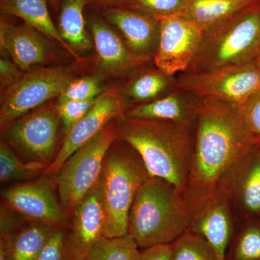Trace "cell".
<instances>
[{
    "mask_svg": "<svg viewBox=\"0 0 260 260\" xmlns=\"http://www.w3.org/2000/svg\"><path fill=\"white\" fill-rule=\"evenodd\" d=\"M189 0H129L124 6L160 19L182 15Z\"/></svg>",
    "mask_w": 260,
    "mask_h": 260,
    "instance_id": "cell-29",
    "label": "cell"
},
{
    "mask_svg": "<svg viewBox=\"0 0 260 260\" xmlns=\"http://www.w3.org/2000/svg\"><path fill=\"white\" fill-rule=\"evenodd\" d=\"M242 186L243 203L248 210L260 213V146L251 153Z\"/></svg>",
    "mask_w": 260,
    "mask_h": 260,
    "instance_id": "cell-27",
    "label": "cell"
},
{
    "mask_svg": "<svg viewBox=\"0 0 260 260\" xmlns=\"http://www.w3.org/2000/svg\"><path fill=\"white\" fill-rule=\"evenodd\" d=\"M50 1L55 11H59L60 9L61 0H50Z\"/></svg>",
    "mask_w": 260,
    "mask_h": 260,
    "instance_id": "cell-37",
    "label": "cell"
},
{
    "mask_svg": "<svg viewBox=\"0 0 260 260\" xmlns=\"http://www.w3.org/2000/svg\"><path fill=\"white\" fill-rule=\"evenodd\" d=\"M172 244L173 260H220L204 238L191 230Z\"/></svg>",
    "mask_w": 260,
    "mask_h": 260,
    "instance_id": "cell-25",
    "label": "cell"
},
{
    "mask_svg": "<svg viewBox=\"0 0 260 260\" xmlns=\"http://www.w3.org/2000/svg\"><path fill=\"white\" fill-rule=\"evenodd\" d=\"M89 26L99 62L108 74H121L148 61L133 54L104 17L93 16Z\"/></svg>",
    "mask_w": 260,
    "mask_h": 260,
    "instance_id": "cell-16",
    "label": "cell"
},
{
    "mask_svg": "<svg viewBox=\"0 0 260 260\" xmlns=\"http://www.w3.org/2000/svg\"><path fill=\"white\" fill-rule=\"evenodd\" d=\"M129 0H88V4L93 5L95 8H99L102 10L109 8L122 7Z\"/></svg>",
    "mask_w": 260,
    "mask_h": 260,
    "instance_id": "cell-36",
    "label": "cell"
},
{
    "mask_svg": "<svg viewBox=\"0 0 260 260\" xmlns=\"http://www.w3.org/2000/svg\"><path fill=\"white\" fill-rule=\"evenodd\" d=\"M97 99L90 101L71 100L58 102L56 106V111L66 133L88 114L96 102Z\"/></svg>",
    "mask_w": 260,
    "mask_h": 260,
    "instance_id": "cell-31",
    "label": "cell"
},
{
    "mask_svg": "<svg viewBox=\"0 0 260 260\" xmlns=\"http://www.w3.org/2000/svg\"><path fill=\"white\" fill-rule=\"evenodd\" d=\"M129 234L120 237H103L85 256V260H140L141 251Z\"/></svg>",
    "mask_w": 260,
    "mask_h": 260,
    "instance_id": "cell-24",
    "label": "cell"
},
{
    "mask_svg": "<svg viewBox=\"0 0 260 260\" xmlns=\"http://www.w3.org/2000/svg\"><path fill=\"white\" fill-rule=\"evenodd\" d=\"M72 214L71 231L68 234L70 257L85 259L93 244L104 237L105 211L99 184L80 200Z\"/></svg>",
    "mask_w": 260,
    "mask_h": 260,
    "instance_id": "cell-14",
    "label": "cell"
},
{
    "mask_svg": "<svg viewBox=\"0 0 260 260\" xmlns=\"http://www.w3.org/2000/svg\"><path fill=\"white\" fill-rule=\"evenodd\" d=\"M140 260H173L172 244H160L143 249Z\"/></svg>",
    "mask_w": 260,
    "mask_h": 260,
    "instance_id": "cell-35",
    "label": "cell"
},
{
    "mask_svg": "<svg viewBox=\"0 0 260 260\" xmlns=\"http://www.w3.org/2000/svg\"><path fill=\"white\" fill-rule=\"evenodd\" d=\"M189 205L165 179L149 176L132 205L128 234L140 249L175 242L191 225Z\"/></svg>",
    "mask_w": 260,
    "mask_h": 260,
    "instance_id": "cell-3",
    "label": "cell"
},
{
    "mask_svg": "<svg viewBox=\"0 0 260 260\" xmlns=\"http://www.w3.org/2000/svg\"><path fill=\"white\" fill-rule=\"evenodd\" d=\"M37 260H72L68 248V234L63 229H56Z\"/></svg>",
    "mask_w": 260,
    "mask_h": 260,
    "instance_id": "cell-32",
    "label": "cell"
},
{
    "mask_svg": "<svg viewBox=\"0 0 260 260\" xmlns=\"http://www.w3.org/2000/svg\"><path fill=\"white\" fill-rule=\"evenodd\" d=\"M187 124L119 118L117 139L140 155L148 175L165 179L182 192L189 181L192 152Z\"/></svg>",
    "mask_w": 260,
    "mask_h": 260,
    "instance_id": "cell-2",
    "label": "cell"
},
{
    "mask_svg": "<svg viewBox=\"0 0 260 260\" xmlns=\"http://www.w3.org/2000/svg\"><path fill=\"white\" fill-rule=\"evenodd\" d=\"M24 75L23 70L20 69L14 62L5 58L0 60V80L2 90H5L10 85L18 81Z\"/></svg>",
    "mask_w": 260,
    "mask_h": 260,
    "instance_id": "cell-34",
    "label": "cell"
},
{
    "mask_svg": "<svg viewBox=\"0 0 260 260\" xmlns=\"http://www.w3.org/2000/svg\"><path fill=\"white\" fill-rule=\"evenodd\" d=\"M170 77L159 70L145 72L130 82L126 94L135 102L153 100L167 88Z\"/></svg>",
    "mask_w": 260,
    "mask_h": 260,
    "instance_id": "cell-26",
    "label": "cell"
},
{
    "mask_svg": "<svg viewBox=\"0 0 260 260\" xmlns=\"http://www.w3.org/2000/svg\"><path fill=\"white\" fill-rule=\"evenodd\" d=\"M102 13L103 17L119 30L133 54L148 61L155 55L160 37V20L126 7L109 8Z\"/></svg>",
    "mask_w": 260,
    "mask_h": 260,
    "instance_id": "cell-13",
    "label": "cell"
},
{
    "mask_svg": "<svg viewBox=\"0 0 260 260\" xmlns=\"http://www.w3.org/2000/svg\"><path fill=\"white\" fill-rule=\"evenodd\" d=\"M88 4V0H61L57 28L64 42L75 51L92 48L84 16Z\"/></svg>",
    "mask_w": 260,
    "mask_h": 260,
    "instance_id": "cell-21",
    "label": "cell"
},
{
    "mask_svg": "<svg viewBox=\"0 0 260 260\" xmlns=\"http://www.w3.org/2000/svg\"><path fill=\"white\" fill-rule=\"evenodd\" d=\"M124 102L116 92L99 95L88 114L66 133L62 146L44 174L54 175L70 155L102 133L113 119L124 116Z\"/></svg>",
    "mask_w": 260,
    "mask_h": 260,
    "instance_id": "cell-11",
    "label": "cell"
},
{
    "mask_svg": "<svg viewBox=\"0 0 260 260\" xmlns=\"http://www.w3.org/2000/svg\"><path fill=\"white\" fill-rule=\"evenodd\" d=\"M47 167L39 162H23L8 143L0 145V181L2 183L30 180L45 172Z\"/></svg>",
    "mask_w": 260,
    "mask_h": 260,
    "instance_id": "cell-23",
    "label": "cell"
},
{
    "mask_svg": "<svg viewBox=\"0 0 260 260\" xmlns=\"http://www.w3.org/2000/svg\"><path fill=\"white\" fill-rule=\"evenodd\" d=\"M102 78L100 76L85 77L74 79L66 87L58 99V102L66 101H90L102 95Z\"/></svg>",
    "mask_w": 260,
    "mask_h": 260,
    "instance_id": "cell-30",
    "label": "cell"
},
{
    "mask_svg": "<svg viewBox=\"0 0 260 260\" xmlns=\"http://www.w3.org/2000/svg\"><path fill=\"white\" fill-rule=\"evenodd\" d=\"M259 2L260 0H189L182 15L207 34Z\"/></svg>",
    "mask_w": 260,
    "mask_h": 260,
    "instance_id": "cell-18",
    "label": "cell"
},
{
    "mask_svg": "<svg viewBox=\"0 0 260 260\" xmlns=\"http://www.w3.org/2000/svg\"><path fill=\"white\" fill-rule=\"evenodd\" d=\"M148 177L136 152L111 146L98 182L105 211L104 237L128 234L132 205L140 186Z\"/></svg>",
    "mask_w": 260,
    "mask_h": 260,
    "instance_id": "cell-5",
    "label": "cell"
},
{
    "mask_svg": "<svg viewBox=\"0 0 260 260\" xmlns=\"http://www.w3.org/2000/svg\"><path fill=\"white\" fill-rule=\"evenodd\" d=\"M254 62H255V64L256 66L258 67V68H259L260 69V55L258 56L257 58L254 60Z\"/></svg>",
    "mask_w": 260,
    "mask_h": 260,
    "instance_id": "cell-39",
    "label": "cell"
},
{
    "mask_svg": "<svg viewBox=\"0 0 260 260\" xmlns=\"http://www.w3.org/2000/svg\"><path fill=\"white\" fill-rule=\"evenodd\" d=\"M76 260H85V259H76Z\"/></svg>",
    "mask_w": 260,
    "mask_h": 260,
    "instance_id": "cell-40",
    "label": "cell"
},
{
    "mask_svg": "<svg viewBox=\"0 0 260 260\" xmlns=\"http://www.w3.org/2000/svg\"><path fill=\"white\" fill-rule=\"evenodd\" d=\"M45 36L25 23L15 25L3 17L0 24L1 51L23 72L49 60L51 52Z\"/></svg>",
    "mask_w": 260,
    "mask_h": 260,
    "instance_id": "cell-15",
    "label": "cell"
},
{
    "mask_svg": "<svg viewBox=\"0 0 260 260\" xmlns=\"http://www.w3.org/2000/svg\"><path fill=\"white\" fill-rule=\"evenodd\" d=\"M178 88L201 99L213 98L240 106L260 89V69L255 62L208 73H184Z\"/></svg>",
    "mask_w": 260,
    "mask_h": 260,
    "instance_id": "cell-9",
    "label": "cell"
},
{
    "mask_svg": "<svg viewBox=\"0 0 260 260\" xmlns=\"http://www.w3.org/2000/svg\"><path fill=\"white\" fill-rule=\"evenodd\" d=\"M8 208L31 220L55 228L66 226V212L51 186L44 181H29L10 186L3 192Z\"/></svg>",
    "mask_w": 260,
    "mask_h": 260,
    "instance_id": "cell-12",
    "label": "cell"
},
{
    "mask_svg": "<svg viewBox=\"0 0 260 260\" xmlns=\"http://www.w3.org/2000/svg\"><path fill=\"white\" fill-rule=\"evenodd\" d=\"M59 121L56 107L41 108L2 128L3 138L28 161L48 167L56 158Z\"/></svg>",
    "mask_w": 260,
    "mask_h": 260,
    "instance_id": "cell-8",
    "label": "cell"
},
{
    "mask_svg": "<svg viewBox=\"0 0 260 260\" xmlns=\"http://www.w3.org/2000/svg\"><path fill=\"white\" fill-rule=\"evenodd\" d=\"M259 55L260 2L205 34L186 73L226 69L254 61Z\"/></svg>",
    "mask_w": 260,
    "mask_h": 260,
    "instance_id": "cell-4",
    "label": "cell"
},
{
    "mask_svg": "<svg viewBox=\"0 0 260 260\" xmlns=\"http://www.w3.org/2000/svg\"><path fill=\"white\" fill-rule=\"evenodd\" d=\"M0 260H6L4 249L0 246Z\"/></svg>",
    "mask_w": 260,
    "mask_h": 260,
    "instance_id": "cell-38",
    "label": "cell"
},
{
    "mask_svg": "<svg viewBox=\"0 0 260 260\" xmlns=\"http://www.w3.org/2000/svg\"><path fill=\"white\" fill-rule=\"evenodd\" d=\"M0 9L3 14L18 17L48 39L56 41L77 61L83 60L61 37L49 14L47 0H0Z\"/></svg>",
    "mask_w": 260,
    "mask_h": 260,
    "instance_id": "cell-19",
    "label": "cell"
},
{
    "mask_svg": "<svg viewBox=\"0 0 260 260\" xmlns=\"http://www.w3.org/2000/svg\"><path fill=\"white\" fill-rule=\"evenodd\" d=\"M239 107L249 129L260 144V89Z\"/></svg>",
    "mask_w": 260,
    "mask_h": 260,
    "instance_id": "cell-33",
    "label": "cell"
},
{
    "mask_svg": "<svg viewBox=\"0 0 260 260\" xmlns=\"http://www.w3.org/2000/svg\"><path fill=\"white\" fill-rule=\"evenodd\" d=\"M191 110L179 95L171 94L162 99L137 106L126 112L128 117L173 121L187 124Z\"/></svg>",
    "mask_w": 260,
    "mask_h": 260,
    "instance_id": "cell-22",
    "label": "cell"
},
{
    "mask_svg": "<svg viewBox=\"0 0 260 260\" xmlns=\"http://www.w3.org/2000/svg\"><path fill=\"white\" fill-rule=\"evenodd\" d=\"M160 37L154 61L169 76L189 69L205 32L184 15L160 19Z\"/></svg>",
    "mask_w": 260,
    "mask_h": 260,
    "instance_id": "cell-10",
    "label": "cell"
},
{
    "mask_svg": "<svg viewBox=\"0 0 260 260\" xmlns=\"http://www.w3.org/2000/svg\"><path fill=\"white\" fill-rule=\"evenodd\" d=\"M57 228L32 223L1 238L0 246L6 260H37L51 234Z\"/></svg>",
    "mask_w": 260,
    "mask_h": 260,
    "instance_id": "cell-20",
    "label": "cell"
},
{
    "mask_svg": "<svg viewBox=\"0 0 260 260\" xmlns=\"http://www.w3.org/2000/svg\"><path fill=\"white\" fill-rule=\"evenodd\" d=\"M117 140L115 123L111 121L102 133L78 149L54 174L59 201L67 215L99 182L104 159Z\"/></svg>",
    "mask_w": 260,
    "mask_h": 260,
    "instance_id": "cell-6",
    "label": "cell"
},
{
    "mask_svg": "<svg viewBox=\"0 0 260 260\" xmlns=\"http://www.w3.org/2000/svg\"><path fill=\"white\" fill-rule=\"evenodd\" d=\"M191 229L211 246L220 260L232 242L233 229L229 207L223 199L212 200L191 223Z\"/></svg>",
    "mask_w": 260,
    "mask_h": 260,
    "instance_id": "cell-17",
    "label": "cell"
},
{
    "mask_svg": "<svg viewBox=\"0 0 260 260\" xmlns=\"http://www.w3.org/2000/svg\"><path fill=\"white\" fill-rule=\"evenodd\" d=\"M195 116L196 144L189 179L197 190L207 195L260 144L237 104L205 98L197 106Z\"/></svg>",
    "mask_w": 260,
    "mask_h": 260,
    "instance_id": "cell-1",
    "label": "cell"
},
{
    "mask_svg": "<svg viewBox=\"0 0 260 260\" xmlns=\"http://www.w3.org/2000/svg\"><path fill=\"white\" fill-rule=\"evenodd\" d=\"M225 260H260V226L244 229L227 250Z\"/></svg>",
    "mask_w": 260,
    "mask_h": 260,
    "instance_id": "cell-28",
    "label": "cell"
},
{
    "mask_svg": "<svg viewBox=\"0 0 260 260\" xmlns=\"http://www.w3.org/2000/svg\"><path fill=\"white\" fill-rule=\"evenodd\" d=\"M74 79V71L68 67L39 68L24 73L18 81L2 92L1 127L50 99L59 98Z\"/></svg>",
    "mask_w": 260,
    "mask_h": 260,
    "instance_id": "cell-7",
    "label": "cell"
}]
</instances>
